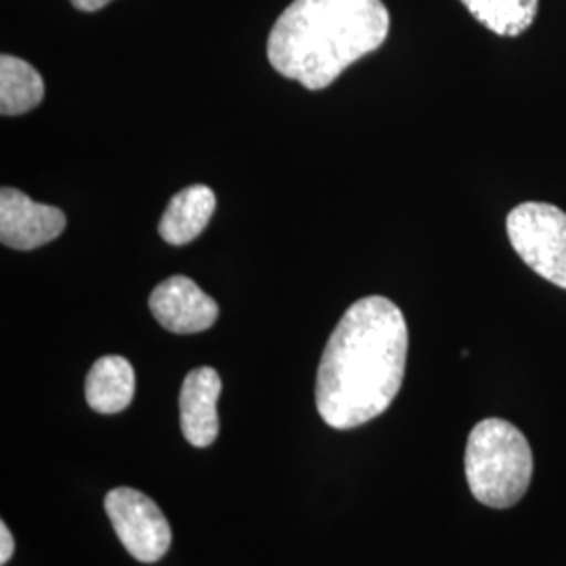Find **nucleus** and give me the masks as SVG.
Here are the masks:
<instances>
[{
	"label": "nucleus",
	"mask_w": 566,
	"mask_h": 566,
	"mask_svg": "<svg viewBox=\"0 0 566 566\" xmlns=\"http://www.w3.org/2000/svg\"><path fill=\"white\" fill-rule=\"evenodd\" d=\"M388 30L382 0H294L269 34L266 57L283 78L322 91L378 51Z\"/></svg>",
	"instance_id": "nucleus-2"
},
{
	"label": "nucleus",
	"mask_w": 566,
	"mask_h": 566,
	"mask_svg": "<svg viewBox=\"0 0 566 566\" xmlns=\"http://www.w3.org/2000/svg\"><path fill=\"white\" fill-rule=\"evenodd\" d=\"M221 376L214 367H198L187 374L179 395L182 437L189 446L210 447L219 437L217 401L221 397Z\"/></svg>",
	"instance_id": "nucleus-8"
},
{
	"label": "nucleus",
	"mask_w": 566,
	"mask_h": 566,
	"mask_svg": "<svg viewBox=\"0 0 566 566\" xmlns=\"http://www.w3.org/2000/svg\"><path fill=\"white\" fill-rule=\"evenodd\" d=\"M149 311L172 334H200L219 319V304L185 275H172L156 285Z\"/></svg>",
	"instance_id": "nucleus-7"
},
{
	"label": "nucleus",
	"mask_w": 566,
	"mask_h": 566,
	"mask_svg": "<svg viewBox=\"0 0 566 566\" xmlns=\"http://www.w3.org/2000/svg\"><path fill=\"white\" fill-rule=\"evenodd\" d=\"M44 99V82L34 65L15 55L0 57V114L21 116Z\"/></svg>",
	"instance_id": "nucleus-11"
},
{
	"label": "nucleus",
	"mask_w": 566,
	"mask_h": 566,
	"mask_svg": "<svg viewBox=\"0 0 566 566\" xmlns=\"http://www.w3.org/2000/svg\"><path fill=\"white\" fill-rule=\"evenodd\" d=\"M13 549H15V544H13V535H11V531H9V526L0 525V565H7L9 560H11V556H13Z\"/></svg>",
	"instance_id": "nucleus-13"
},
{
	"label": "nucleus",
	"mask_w": 566,
	"mask_h": 566,
	"mask_svg": "<svg viewBox=\"0 0 566 566\" xmlns=\"http://www.w3.org/2000/svg\"><path fill=\"white\" fill-rule=\"evenodd\" d=\"M465 479L481 504L516 506L533 479V451L525 434L500 418L479 422L465 446Z\"/></svg>",
	"instance_id": "nucleus-3"
},
{
	"label": "nucleus",
	"mask_w": 566,
	"mask_h": 566,
	"mask_svg": "<svg viewBox=\"0 0 566 566\" xmlns=\"http://www.w3.org/2000/svg\"><path fill=\"white\" fill-rule=\"evenodd\" d=\"M78 11H84V13H95V11H99L103 9L105 4H109L112 0H70Z\"/></svg>",
	"instance_id": "nucleus-14"
},
{
	"label": "nucleus",
	"mask_w": 566,
	"mask_h": 566,
	"mask_svg": "<svg viewBox=\"0 0 566 566\" xmlns=\"http://www.w3.org/2000/svg\"><path fill=\"white\" fill-rule=\"evenodd\" d=\"M65 214L55 206L34 202L13 187L0 191V242L13 250H36L60 238Z\"/></svg>",
	"instance_id": "nucleus-6"
},
{
	"label": "nucleus",
	"mask_w": 566,
	"mask_h": 566,
	"mask_svg": "<svg viewBox=\"0 0 566 566\" xmlns=\"http://www.w3.org/2000/svg\"><path fill=\"white\" fill-rule=\"evenodd\" d=\"M507 238L523 263L566 290V212L544 202L516 206L506 221Z\"/></svg>",
	"instance_id": "nucleus-4"
},
{
	"label": "nucleus",
	"mask_w": 566,
	"mask_h": 566,
	"mask_svg": "<svg viewBox=\"0 0 566 566\" xmlns=\"http://www.w3.org/2000/svg\"><path fill=\"white\" fill-rule=\"evenodd\" d=\"M105 512L122 546L139 563H158L172 544V531L163 510L137 489L118 486L109 491Z\"/></svg>",
	"instance_id": "nucleus-5"
},
{
	"label": "nucleus",
	"mask_w": 566,
	"mask_h": 566,
	"mask_svg": "<svg viewBox=\"0 0 566 566\" xmlns=\"http://www.w3.org/2000/svg\"><path fill=\"white\" fill-rule=\"evenodd\" d=\"M86 403L103 416L124 411L135 397V369L124 357L107 355L97 359L86 376Z\"/></svg>",
	"instance_id": "nucleus-10"
},
{
	"label": "nucleus",
	"mask_w": 566,
	"mask_h": 566,
	"mask_svg": "<svg viewBox=\"0 0 566 566\" xmlns=\"http://www.w3.org/2000/svg\"><path fill=\"white\" fill-rule=\"evenodd\" d=\"M409 332L403 313L385 296L350 304L325 344L315 403L324 422L350 430L382 416L405 378Z\"/></svg>",
	"instance_id": "nucleus-1"
},
{
	"label": "nucleus",
	"mask_w": 566,
	"mask_h": 566,
	"mask_svg": "<svg viewBox=\"0 0 566 566\" xmlns=\"http://www.w3.org/2000/svg\"><path fill=\"white\" fill-rule=\"evenodd\" d=\"M214 208V191L206 185H191L175 193L166 206L158 227L164 242L172 245L193 242L210 223Z\"/></svg>",
	"instance_id": "nucleus-9"
},
{
	"label": "nucleus",
	"mask_w": 566,
	"mask_h": 566,
	"mask_svg": "<svg viewBox=\"0 0 566 566\" xmlns=\"http://www.w3.org/2000/svg\"><path fill=\"white\" fill-rule=\"evenodd\" d=\"M470 15L497 36L514 39L526 32L535 15L539 0H460Z\"/></svg>",
	"instance_id": "nucleus-12"
}]
</instances>
